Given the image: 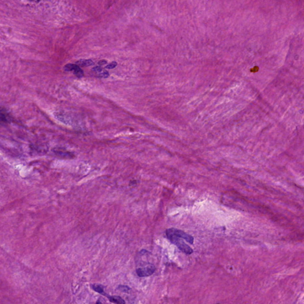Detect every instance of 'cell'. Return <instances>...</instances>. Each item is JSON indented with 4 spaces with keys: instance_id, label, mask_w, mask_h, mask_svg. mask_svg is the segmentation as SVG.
<instances>
[{
    "instance_id": "1",
    "label": "cell",
    "mask_w": 304,
    "mask_h": 304,
    "mask_svg": "<svg viewBox=\"0 0 304 304\" xmlns=\"http://www.w3.org/2000/svg\"><path fill=\"white\" fill-rule=\"evenodd\" d=\"M166 234L172 244L175 245L182 252L187 255L191 254L193 252L192 249L181 239H184L189 244H192L194 243V238L190 235L186 234L185 232L181 230L173 228L167 229Z\"/></svg>"
},
{
    "instance_id": "2",
    "label": "cell",
    "mask_w": 304,
    "mask_h": 304,
    "mask_svg": "<svg viewBox=\"0 0 304 304\" xmlns=\"http://www.w3.org/2000/svg\"><path fill=\"white\" fill-rule=\"evenodd\" d=\"M156 270V267L153 264H150L144 268H139L136 270L137 275L140 277H148L152 275Z\"/></svg>"
},
{
    "instance_id": "3",
    "label": "cell",
    "mask_w": 304,
    "mask_h": 304,
    "mask_svg": "<svg viewBox=\"0 0 304 304\" xmlns=\"http://www.w3.org/2000/svg\"><path fill=\"white\" fill-rule=\"evenodd\" d=\"M105 297H106L108 298V299H109V301L110 302H112V303H121V304L125 303V301L120 297H118V296H109L108 294H106Z\"/></svg>"
},
{
    "instance_id": "4",
    "label": "cell",
    "mask_w": 304,
    "mask_h": 304,
    "mask_svg": "<svg viewBox=\"0 0 304 304\" xmlns=\"http://www.w3.org/2000/svg\"><path fill=\"white\" fill-rule=\"evenodd\" d=\"M93 64L91 59H80L76 62V64L79 67H88L93 65Z\"/></svg>"
},
{
    "instance_id": "5",
    "label": "cell",
    "mask_w": 304,
    "mask_h": 304,
    "mask_svg": "<svg viewBox=\"0 0 304 304\" xmlns=\"http://www.w3.org/2000/svg\"><path fill=\"white\" fill-rule=\"evenodd\" d=\"M91 288H92V289L94 291H95V292H96L100 293V294H101V295H104V296H106V293L104 292V287L102 285L95 284V285H91Z\"/></svg>"
},
{
    "instance_id": "6",
    "label": "cell",
    "mask_w": 304,
    "mask_h": 304,
    "mask_svg": "<svg viewBox=\"0 0 304 304\" xmlns=\"http://www.w3.org/2000/svg\"><path fill=\"white\" fill-rule=\"evenodd\" d=\"M74 74L75 76H76L78 78H82L84 76L83 71L80 68L78 65H77L75 70L73 71Z\"/></svg>"
},
{
    "instance_id": "7",
    "label": "cell",
    "mask_w": 304,
    "mask_h": 304,
    "mask_svg": "<svg viewBox=\"0 0 304 304\" xmlns=\"http://www.w3.org/2000/svg\"><path fill=\"white\" fill-rule=\"evenodd\" d=\"M55 153L58 156H61L62 157H67V158L72 157V153H68V152H65V153H64V152H63L62 151H55Z\"/></svg>"
},
{
    "instance_id": "8",
    "label": "cell",
    "mask_w": 304,
    "mask_h": 304,
    "mask_svg": "<svg viewBox=\"0 0 304 304\" xmlns=\"http://www.w3.org/2000/svg\"><path fill=\"white\" fill-rule=\"evenodd\" d=\"M77 64H66L64 67V70L65 72H71V71H74L77 67Z\"/></svg>"
},
{
    "instance_id": "9",
    "label": "cell",
    "mask_w": 304,
    "mask_h": 304,
    "mask_svg": "<svg viewBox=\"0 0 304 304\" xmlns=\"http://www.w3.org/2000/svg\"><path fill=\"white\" fill-rule=\"evenodd\" d=\"M118 289L123 292H128V291L130 290V288L127 286L124 285H120L118 287Z\"/></svg>"
},
{
    "instance_id": "10",
    "label": "cell",
    "mask_w": 304,
    "mask_h": 304,
    "mask_svg": "<svg viewBox=\"0 0 304 304\" xmlns=\"http://www.w3.org/2000/svg\"><path fill=\"white\" fill-rule=\"evenodd\" d=\"M117 65V63L115 62V61H113L111 63H110L109 64L107 65L106 66V68H108V69H113L114 68H115Z\"/></svg>"
},
{
    "instance_id": "11",
    "label": "cell",
    "mask_w": 304,
    "mask_h": 304,
    "mask_svg": "<svg viewBox=\"0 0 304 304\" xmlns=\"http://www.w3.org/2000/svg\"><path fill=\"white\" fill-rule=\"evenodd\" d=\"M92 71H93V72H96V73H100V72H102L103 70H102V68L101 67H100V66H97V67H93V68H92Z\"/></svg>"
},
{
    "instance_id": "12",
    "label": "cell",
    "mask_w": 304,
    "mask_h": 304,
    "mask_svg": "<svg viewBox=\"0 0 304 304\" xmlns=\"http://www.w3.org/2000/svg\"><path fill=\"white\" fill-rule=\"evenodd\" d=\"M99 76L100 77H103V78H107L109 76V73L107 72V71H104V72L102 73H101L99 74Z\"/></svg>"
},
{
    "instance_id": "13",
    "label": "cell",
    "mask_w": 304,
    "mask_h": 304,
    "mask_svg": "<svg viewBox=\"0 0 304 304\" xmlns=\"http://www.w3.org/2000/svg\"><path fill=\"white\" fill-rule=\"evenodd\" d=\"M106 64H107V61H106V60H104V59L101 60V61H100L98 62V64H99V65H100H100H104Z\"/></svg>"
}]
</instances>
